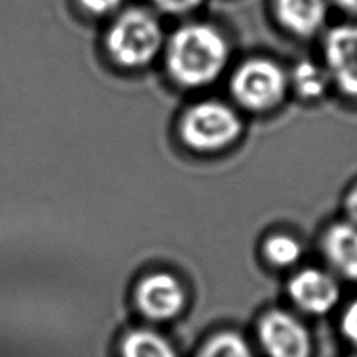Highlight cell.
Listing matches in <instances>:
<instances>
[{
  "mask_svg": "<svg viewBox=\"0 0 357 357\" xmlns=\"http://www.w3.org/2000/svg\"><path fill=\"white\" fill-rule=\"evenodd\" d=\"M229 45L205 24H189L172 35L167 45V70L184 87H203L220 76L229 61Z\"/></svg>",
  "mask_w": 357,
  "mask_h": 357,
  "instance_id": "6da1fadb",
  "label": "cell"
},
{
  "mask_svg": "<svg viewBox=\"0 0 357 357\" xmlns=\"http://www.w3.org/2000/svg\"><path fill=\"white\" fill-rule=\"evenodd\" d=\"M162 45L159 22L144 10H129L120 15L107 33V49L123 66L139 68L156 57Z\"/></svg>",
  "mask_w": 357,
  "mask_h": 357,
  "instance_id": "7a4b0ae2",
  "label": "cell"
},
{
  "mask_svg": "<svg viewBox=\"0 0 357 357\" xmlns=\"http://www.w3.org/2000/svg\"><path fill=\"white\" fill-rule=\"evenodd\" d=\"M241 120L231 107L219 101H205L183 116L180 134L195 151H218L233 144L241 134Z\"/></svg>",
  "mask_w": 357,
  "mask_h": 357,
  "instance_id": "3957f363",
  "label": "cell"
},
{
  "mask_svg": "<svg viewBox=\"0 0 357 357\" xmlns=\"http://www.w3.org/2000/svg\"><path fill=\"white\" fill-rule=\"evenodd\" d=\"M230 87L233 96L245 109L266 110L285 95L287 76L274 61L255 59L238 68Z\"/></svg>",
  "mask_w": 357,
  "mask_h": 357,
  "instance_id": "277c9868",
  "label": "cell"
},
{
  "mask_svg": "<svg viewBox=\"0 0 357 357\" xmlns=\"http://www.w3.org/2000/svg\"><path fill=\"white\" fill-rule=\"evenodd\" d=\"M258 338L268 357H309L310 334L296 317L273 310L258 323Z\"/></svg>",
  "mask_w": 357,
  "mask_h": 357,
  "instance_id": "5b68a950",
  "label": "cell"
},
{
  "mask_svg": "<svg viewBox=\"0 0 357 357\" xmlns=\"http://www.w3.org/2000/svg\"><path fill=\"white\" fill-rule=\"evenodd\" d=\"M324 59L331 81L344 95L357 98V26H340L324 40Z\"/></svg>",
  "mask_w": 357,
  "mask_h": 357,
  "instance_id": "8992f818",
  "label": "cell"
},
{
  "mask_svg": "<svg viewBox=\"0 0 357 357\" xmlns=\"http://www.w3.org/2000/svg\"><path fill=\"white\" fill-rule=\"evenodd\" d=\"M135 301L146 318L167 321L180 315L186 303V294L174 275L155 273L139 283Z\"/></svg>",
  "mask_w": 357,
  "mask_h": 357,
  "instance_id": "52a82bcc",
  "label": "cell"
},
{
  "mask_svg": "<svg viewBox=\"0 0 357 357\" xmlns=\"http://www.w3.org/2000/svg\"><path fill=\"white\" fill-rule=\"evenodd\" d=\"M288 293L301 310L312 315H324L337 305L340 287L334 277L315 268L303 269L291 277Z\"/></svg>",
  "mask_w": 357,
  "mask_h": 357,
  "instance_id": "ba28073f",
  "label": "cell"
},
{
  "mask_svg": "<svg viewBox=\"0 0 357 357\" xmlns=\"http://www.w3.org/2000/svg\"><path fill=\"white\" fill-rule=\"evenodd\" d=\"M326 258L344 279L357 282V225L353 222L335 224L323 239Z\"/></svg>",
  "mask_w": 357,
  "mask_h": 357,
  "instance_id": "9c48e42d",
  "label": "cell"
},
{
  "mask_svg": "<svg viewBox=\"0 0 357 357\" xmlns=\"http://www.w3.org/2000/svg\"><path fill=\"white\" fill-rule=\"evenodd\" d=\"M275 11L282 26L290 32L307 36L315 33L326 20L324 0H275Z\"/></svg>",
  "mask_w": 357,
  "mask_h": 357,
  "instance_id": "30bf717a",
  "label": "cell"
},
{
  "mask_svg": "<svg viewBox=\"0 0 357 357\" xmlns=\"http://www.w3.org/2000/svg\"><path fill=\"white\" fill-rule=\"evenodd\" d=\"M121 357H178L167 338L150 329L129 332L121 343Z\"/></svg>",
  "mask_w": 357,
  "mask_h": 357,
  "instance_id": "8fae6325",
  "label": "cell"
},
{
  "mask_svg": "<svg viewBox=\"0 0 357 357\" xmlns=\"http://www.w3.org/2000/svg\"><path fill=\"white\" fill-rule=\"evenodd\" d=\"M331 82L326 66H319L315 61L303 60L293 70L294 89L303 98H309V100L319 98L324 95Z\"/></svg>",
  "mask_w": 357,
  "mask_h": 357,
  "instance_id": "7c38bea8",
  "label": "cell"
},
{
  "mask_svg": "<svg viewBox=\"0 0 357 357\" xmlns=\"http://www.w3.org/2000/svg\"><path fill=\"white\" fill-rule=\"evenodd\" d=\"M197 357H255L249 343L236 332H219L203 344Z\"/></svg>",
  "mask_w": 357,
  "mask_h": 357,
  "instance_id": "4fadbf2b",
  "label": "cell"
},
{
  "mask_svg": "<svg viewBox=\"0 0 357 357\" xmlns=\"http://www.w3.org/2000/svg\"><path fill=\"white\" fill-rule=\"evenodd\" d=\"M266 260L277 268H288L296 264L303 257V245L288 235H273L263 245Z\"/></svg>",
  "mask_w": 357,
  "mask_h": 357,
  "instance_id": "5bb4252c",
  "label": "cell"
},
{
  "mask_svg": "<svg viewBox=\"0 0 357 357\" xmlns=\"http://www.w3.org/2000/svg\"><path fill=\"white\" fill-rule=\"evenodd\" d=\"M342 332L351 343L357 347V299L353 301L343 313Z\"/></svg>",
  "mask_w": 357,
  "mask_h": 357,
  "instance_id": "9a60e30c",
  "label": "cell"
},
{
  "mask_svg": "<svg viewBox=\"0 0 357 357\" xmlns=\"http://www.w3.org/2000/svg\"><path fill=\"white\" fill-rule=\"evenodd\" d=\"M158 8H161L165 13L181 15L199 7L202 0H153Z\"/></svg>",
  "mask_w": 357,
  "mask_h": 357,
  "instance_id": "2e32d148",
  "label": "cell"
},
{
  "mask_svg": "<svg viewBox=\"0 0 357 357\" xmlns=\"http://www.w3.org/2000/svg\"><path fill=\"white\" fill-rule=\"evenodd\" d=\"M82 7L91 15H109L120 7L123 0H79Z\"/></svg>",
  "mask_w": 357,
  "mask_h": 357,
  "instance_id": "e0dca14e",
  "label": "cell"
},
{
  "mask_svg": "<svg viewBox=\"0 0 357 357\" xmlns=\"http://www.w3.org/2000/svg\"><path fill=\"white\" fill-rule=\"evenodd\" d=\"M344 211H347L349 220L357 225V186L348 194L344 200Z\"/></svg>",
  "mask_w": 357,
  "mask_h": 357,
  "instance_id": "ac0fdd59",
  "label": "cell"
},
{
  "mask_svg": "<svg viewBox=\"0 0 357 357\" xmlns=\"http://www.w3.org/2000/svg\"><path fill=\"white\" fill-rule=\"evenodd\" d=\"M337 3L340 5L343 10L349 11V13L357 15V0H337Z\"/></svg>",
  "mask_w": 357,
  "mask_h": 357,
  "instance_id": "d6986e66",
  "label": "cell"
},
{
  "mask_svg": "<svg viewBox=\"0 0 357 357\" xmlns=\"http://www.w3.org/2000/svg\"><path fill=\"white\" fill-rule=\"evenodd\" d=\"M353 357H357V356H353Z\"/></svg>",
  "mask_w": 357,
  "mask_h": 357,
  "instance_id": "ffe728a7",
  "label": "cell"
}]
</instances>
